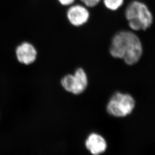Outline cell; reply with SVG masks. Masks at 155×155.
Listing matches in <instances>:
<instances>
[{
    "label": "cell",
    "mask_w": 155,
    "mask_h": 155,
    "mask_svg": "<svg viewBox=\"0 0 155 155\" xmlns=\"http://www.w3.org/2000/svg\"><path fill=\"white\" fill-rule=\"evenodd\" d=\"M109 51L113 57L122 60L127 65L133 66L141 59L143 47L136 34L129 30H121L113 36Z\"/></svg>",
    "instance_id": "obj_1"
},
{
    "label": "cell",
    "mask_w": 155,
    "mask_h": 155,
    "mask_svg": "<svg viewBox=\"0 0 155 155\" xmlns=\"http://www.w3.org/2000/svg\"><path fill=\"white\" fill-rule=\"evenodd\" d=\"M124 16L130 28L133 31H145L152 26L153 16L148 6L143 2L134 0L127 6Z\"/></svg>",
    "instance_id": "obj_2"
},
{
    "label": "cell",
    "mask_w": 155,
    "mask_h": 155,
    "mask_svg": "<svg viewBox=\"0 0 155 155\" xmlns=\"http://www.w3.org/2000/svg\"><path fill=\"white\" fill-rule=\"evenodd\" d=\"M135 106L136 101L132 95L119 91L110 98L107 104V111L114 117H126L133 112Z\"/></svg>",
    "instance_id": "obj_3"
},
{
    "label": "cell",
    "mask_w": 155,
    "mask_h": 155,
    "mask_svg": "<svg viewBox=\"0 0 155 155\" xmlns=\"http://www.w3.org/2000/svg\"><path fill=\"white\" fill-rule=\"evenodd\" d=\"M88 80L85 70L82 67H78L73 74H68L61 80L63 89L74 95H80L86 90Z\"/></svg>",
    "instance_id": "obj_4"
},
{
    "label": "cell",
    "mask_w": 155,
    "mask_h": 155,
    "mask_svg": "<svg viewBox=\"0 0 155 155\" xmlns=\"http://www.w3.org/2000/svg\"><path fill=\"white\" fill-rule=\"evenodd\" d=\"M66 17L72 25L80 27L88 22L90 18V12L84 5L73 4L68 9Z\"/></svg>",
    "instance_id": "obj_5"
},
{
    "label": "cell",
    "mask_w": 155,
    "mask_h": 155,
    "mask_svg": "<svg viewBox=\"0 0 155 155\" xmlns=\"http://www.w3.org/2000/svg\"><path fill=\"white\" fill-rule=\"evenodd\" d=\"M16 53L18 61L26 65L34 63L37 55L35 47L28 43H24L18 46Z\"/></svg>",
    "instance_id": "obj_6"
},
{
    "label": "cell",
    "mask_w": 155,
    "mask_h": 155,
    "mask_svg": "<svg viewBox=\"0 0 155 155\" xmlns=\"http://www.w3.org/2000/svg\"><path fill=\"white\" fill-rule=\"evenodd\" d=\"M85 146L91 154L99 155L106 151L107 143L101 136L96 133H92L90 134L86 139Z\"/></svg>",
    "instance_id": "obj_7"
},
{
    "label": "cell",
    "mask_w": 155,
    "mask_h": 155,
    "mask_svg": "<svg viewBox=\"0 0 155 155\" xmlns=\"http://www.w3.org/2000/svg\"><path fill=\"white\" fill-rule=\"evenodd\" d=\"M104 6L111 11H116L123 6L124 0H103Z\"/></svg>",
    "instance_id": "obj_8"
},
{
    "label": "cell",
    "mask_w": 155,
    "mask_h": 155,
    "mask_svg": "<svg viewBox=\"0 0 155 155\" xmlns=\"http://www.w3.org/2000/svg\"><path fill=\"white\" fill-rule=\"evenodd\" d=\"M81 2L88 8H94L99 4L101 0H80Z\"/></svg>",
    "instance_id": "obj_9"
},
{
    "label": "cell",
    "mask_w": 155,
    "mask_h": 155,
    "mask_svg": "<svg viewBox=\"0 0 155 155\" xmlns=\"http://www.w3.org/2000/svg\"><path fill=\"white\" fill-rule=\"evenodd\" d=\"M60 5L63 6H70L76 2V0H57Z\"/></svg>",
    "instance_id": "obj_10"
}]
</instances>
